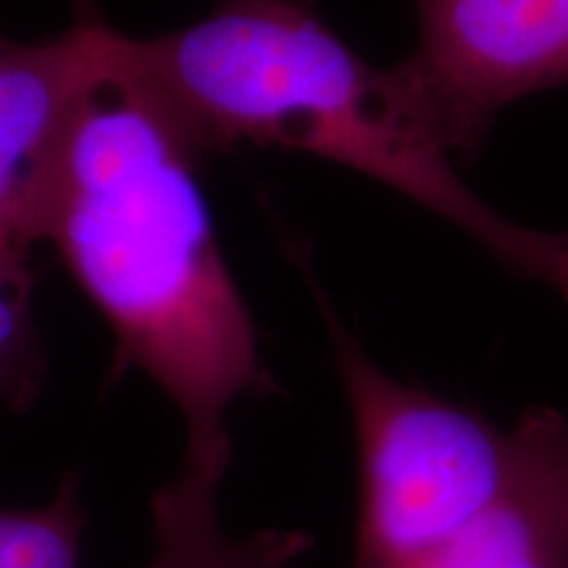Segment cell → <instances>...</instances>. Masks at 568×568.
<instances>
[{"instance_id": "cell-1", "label": "cell", "mask_w": 568, "mask_h": 568, "mask_svg": "<svg viewBox=\"0 0 568 568\" xmlns=\"http://www.w3.org/2000/svg\"><path fill=\"white\" fill-rule=\"evenodd\" d=\"M111 32L105 69L63 153L42 243L111 326L116 372L140 368L180 410V471L222 485L232 408L274 395L276 385L213 230L201 155L116 69Z\"/></svg>"}, {"instance_id": "cell-4", "label": "cell", "mask_w": 568, "mask_h": 568, "mask_svg": "<svg viewBox=\"0 0 568 568\" xmlns=\"http://www.w3.org/2000/svg\"><path fill=\"white\" fill-rule=\"evenodd\" d=\"M416 45L389 67L406 109L474 163L503 109L568 84V0H410Z\"/></svg>"}, {"instance_id": "cell-9", "label": "cell", "mask_w": 568, "mask_h": 568, "mask_svg": "<svg viewBox=\"0 0 568 568\" xmlns=\"http://www.w3.org/2000/svg\"><path fill=\"white\" fill-rule=\"evenodd\" d=\"M34 274L27 258L0 255V408L27 410L48 374L34 324Z\"/></svg>"}, {"instance_id": "cell-6", "label": "cell", "mask_w": 568, "mask_h": 568, "mask_svg": "<svg viewBox=\"0 0 568 568\" xmlns=\"http://www.w3.org/2000/svg\"><path fill=\"white\" fill-rule=\"evenodd\" d=\"M521 456L500 497L464 531L397 568H568V414L518 416Z\"/></svg>"}, {"instance_id": "cell-2", "label": "cell", "mask_w": 568, "mask_h": 568, "mask_svg": "<svg viewBox=\"0 0 568 568\" xmlns=\"http://www.w3.org/2000/svg\"><path fill=\"white\" fill-rule=\"evenodd\" d=\"M111 61L197 155L255 145L343 163L568 303V232L518 224L481 201L406 109L389 67L355 53L314 0H216L155 38L113 30Z\"/></svg>"}, {"instance_id": "cell-3", "label": "cell", "mask_w": 568, "mask_h": 568, "mask_svg": "<svg viewBox=\"0 0 568 568\" xmlns=\"http://www.w3.org/2000/svg\"><path fill=\"white\" fill-rule=\"evenodd\" d=\"M316 295L339 385L351 408L358 510L353 568H397L424 558L477 521L500 497L521 456V432L387 374Z\"/></svg>"}, {"instance_id": "cell-7", "label": "cell", "mask_w": 568, "mask_h": 568, "mask_svg": "<svg viewBox=\"0 0 568 568\" xmlns=\"http://www.w3.org/2000/svg\"><path fill=\"white\" fill-rule=\"evenodd\" d=\"M153 556L145 568H297L314 539L297 529L232 537L219 518V485L180 471L151 500Z\"/></svg>"}, {"instance_id": "cell-8", "label": "cell", "mask_w": 568, "mask_h": 568, "mask_svg": "<svg viewBox=\"0 0 568 568\" xmlns=\"http://www.w3.org/2000/svg\"><path fill=\"white\" fill-rule=\"evenodd\" d=\"M88 510L67 474L45 506L0 508V568H82Z\"/></svg>"}, {"instance_id": "cell-5", "label": "cell", "mask_w": 568, "mask_h": 568, "mask_svg": "<svg viewBox=\"0 0 568 568\" xmlns=\"http://www.w3.org/2000/svg\"><path fill=\"white\" fill-rule=\"evenodd\" d=\"M109 32L98 0H77L61 38L0 34V255L27 258L42 243L71 130L105 69Z\"/></svg>"}]
</instances>
